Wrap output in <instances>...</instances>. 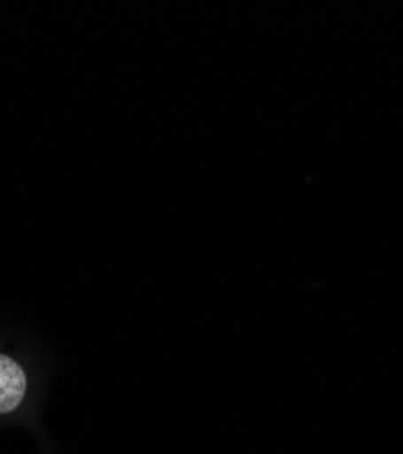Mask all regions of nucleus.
<instances>
[{"label": "nucleus", "instance_id": "1", "mask_svg": "<svg viewBox=\"0 0 403 454\" xmlns=\"http://www.w3.org/2000/svg\"><path fill=\"white\" fill-rule=\"evenodd\" d=\"M26 374L12 358L0 355V412L19 407L26 393Z\"/></svg>", "mask_w": 403, "mask_h": 454}]
</instances>
